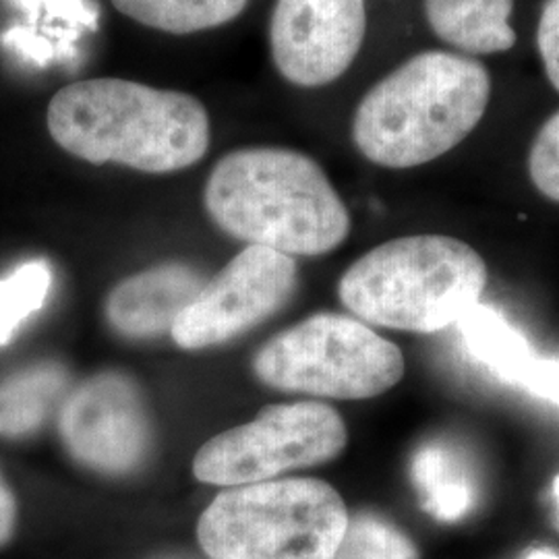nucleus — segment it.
<instances>
[{"mask_svg":"<svg viewBox=\"0 0 559 559\" xmlns=\"http://www.w3.org/2000/svg\"><path fill=\"white\" fill-rule=\"evenodd\" d=\"M205 210L235 239L288 258L334 251L350 216L320 164L282 147H249L224 156L205 182Z\"/></svg>","mask_w":559,"mask_h":559,"instance_id":"obj_2","label":"nucleus"},{"mask_svg":"<svg viewBox=\"0 0 559 559\" xmlns=\"http://www.w3.org/2000/svg\"><path fill=\"white\" fill-rule=\"evenodd\" d=\"M459 325L462 340L475 359L489 367L501 381L520 385L537 355L512 323L479 302L459 321Z\"/></svg>","mask_w":559,"mask_h":559,"instance_id":"obj_16","label":"nucleus"},{"mask_svg":"<svg viewBox=\"0 0 559 559\" xmlns=\"http://www.w3.org/2000/svg\"><path fill=\"white\" fill-rule=\"evenodd\" d=\"M411 477L423 508L441 522L464 519L477 501V483L459 452L443 443H427L411 462Z\"/></svg>","mask_w":559,"mask_h":559,"instance_id":"obj_14","label":"nucleus"},{"mask_svg":"<svg viewBox=\"0 0 559 559\" xmlns=\"http://www.w3.org/2000/svg\"><path fill=\"white\" fill-rule=\"evenodd\" d=\"M46 124L64 152L92 164L166 175L210 147V117L195 96L138 81H75L48 104Z\"/></svg>","mask_w":559,"mask_h":559,"instance_id":"obj_1","label":"nucleus"},{"mask_svg":"<svg viewBox=\"0 0 559 559\" xmlns=\"http://www.w3.org/2000/svg\"><path fill=\"white\" fill-rule=\"evenodd\" d=\"M429 27L468 55L506 52L516 44L514 0H423Z\"/></svg>","mask_w":559,"mask_h":559,"instance_id":"obj_13","label":"nucleus"},{"mask_svg":"<svg viewBox=\"0 0 559 559\" xmlns=\"http://www.w3.org/2000/svg\"><path fill=\"white\" fill-rule=\"evenodd\" d=\"M55 272L46 260H29L0 278V346L17 336L21 325L36 316L52 290Z\"/></svg>","mask_w":559,"mask_h":559,"instance_id":"obj_18","label":"nucleus"},{"mask_svg":"<svg viewBox=\"0 0 559 559\" xmlns=\"http://www.w3.org/2000/svg\"><path fill=\"white\" fill-rule=\"evenodd\" d=\"M263 383L320 399L365 400L404 376L399 346L362 321L320 313L270 340L253 360Z\"/></svg>","mask_w":559,"mask_h":559,"instance_id":"obj_6","label":"nucleus"},{"mask_svg":"<svg viewBox=\"0 0 559 559\" xmlns=\"http://www.w3.org/2000/svg\"><path fill=\"white\" fill-rule=\"evenodd\" d=\"M67 390V371L57 362H41L17 371L0 383V438L36 433Z\"/></svg>","mask_w":559,"mask_h":559,"instance_id":"obj_15","label":"nucleus"},{"mask_svg":"<svg viewBox=\"0 0 559 559\" xmlns=\"http://www.w3.org/2000/svg\"><path fill=\"white\" fill-rule=\"evenodd\" d=\"M519 388L535 399L547 400L559 406V360L535 357Z\"/></svg>","mask_w":559,"mask_h":559,"instance_id":"obj_22","label":"nucleus"},{"mask_svg":"<svg viewBox=\"0 0 559 559\" xmlns=\"http://www.w3.org/2000/svg\"><path fill=\"white\" fill-rule=\"evenodd\" d=\"M528 175L547 200L559 203V110L545 120L531 145Z\"/></svg>","mask_w":559,"mask_h":559,"instance_id":"obj_20","label":"nucleus"},{"mask_svg":"<svg viewBox=\"0 0 559 559\" xmlns=\"http://www.w3.org/2000/svg\"><path fill=\"white\" fill-rule=\"evenodd\" d=\"M491 98V75L479 60L420 52L376 83L353 120V140L383 168L438 160L466 140Z\"/></svg>","mask_w":559,"mask_h":559,"instance_id":"obj_3","label":"nucleus"},{"mask_svg":"<svg viewBox=\"0 0 559 559\" xmlns=\"http://www.w3.org/2000/svg\"><path fill=\"white\" fill-rule=\"evenodd\" d=\"M160 559H193V558H182V556H170V558H160Z\"/></svg>","mask_w":559,"mask_h":559,"instance_id":"obj_26","label":"nucleus"},{"mask_svg":"<svg viewBox=\"0 0 559 559\" xmlns=\"http://www.w3.org/2000/svg\"><path fill=\"white\" fill-rule=\"evenodd\" d=\"M526 559H559V556L554 554V551H549V549H535V551L528 554Z\"/></svg>","mask_w":559,"mask_h":559,"instance_id":"obj_24","label":"nucleus"},{"mask_svg":"<svg viewBox=\"0 0 559 559\" xmlns=\"http://www.w3.org/2000/svg\"><path fill=\"white\" fill-rule=\"evenodd\" d=\"M293 258L249 245L218 276L205 282L200 295L175 321L170 336L187 350H200L237 338L290 300L297 288Z\"/></svg>","mask_w":559,"mask_h":559,"instance_id":"obj_8","label":"nucleus"},{"mask_svg":"<svg viewBox=\"0 0 559 559\" xmlns=\"http://www.w3.org/2000/svg\"><path fill=\"white\" fill-rule=\"evenodd\" d=\"M556 500H558V508H559V477L556 479Z\"/></svg>","mask_w":559,"mask_h":559,"instance_id":"obj_25","label":"nucleus"},{"mask_svg":"<svg viewBox=\"0 0 559 559\" xmlns=\"http://www.w3.org/2000/svg\"><path fill=\"white\" fill-rule=\"evenodd\" d=\"M334 559H419L415 543L394 524L359 514L348 519Z\"/></svg>","mask_w":559,"mask_h":559,"instance_id":"obj_19","label":"nucleus"},{"mask_svg":"<svg viewBox=\"0 0 559 559\" xmlns=\"http://www.w3.org/2000/svg\"><path fill=\"white\" fill-rule=\"evenodd\" d=\"M348 524L338 491L318 479H272L233 487L198 526L212 559H334Z\"/></svg>","mask_w":559,"mask_h":559,"instance_id":"obj_5","label":"nucleus"},{"mask_svg":"<svg viewBox=\"0 0 559 559\" xmlns=\"http://www.w3.org/2000/svg\"><path fill=\"white\" fill-rule=\"evenodd\" d=\"M60 436L73 459L104 475L140 468L152 429L135 381L106 371L83 381L60 406Z\"/></svg>","mask_w":559,"mask_h":559,"instance_id":"obj_9","label":"nucleus"},{"mask_svg":"<svg viewBox=\"0 0 559 559\" xmlns=\"http://www.w3.org/2000/svg\"><path fill=\"white\" fill-rule=\"evenodd\" d=\"M537 46L545 75L559 92V0H545L540 9Z\"/></svg>","mask_w":559,"mask_h":559,"instance_id":"obj_21","label":"nucleus"},{"mask_svg":"<svg viewBox=\"0 0 559 559\" xmlns=\"http://www.w3.org/2000/svg\"><path fill=\"white\" fill-rule=\"evenodd\" d=\"M487 286V265L471 245L443 235L388 240L340 280L342 302L381 328L433 334L459 323Z\"/></svg>","mask_w":559,"mask_h":559,"instance_id":"obj_4","label":"nucleus"},{"mask_svg":"<svg viewBox=\"0 0 559 559\" xmlns=\"http://www.w3.org/2000/svg\"><path fill=\"white\" fill-rule=\"evenodd\" d=\"M15 524H17V501L11 487L0 475V547L7 545L13 537Z\"/></svg>","mask_w":559,"mask_h":559,"instance_id":"obj_23","label":"nucleus"},{"mask_svg":"<svg viewBox=\"0 0 559 559\" xmlns=\"http://www.w3.org/2000/svg\"><path fill=\"white\" fill-rule=\"evenodd\" d=\"M203 284L195 270L180 263L152 267L120 282L108 297L106 316L122 336L156 338L173 330Z\"/></svg>","mask_w":559,"mask_h":559,"instance_id":"obj_11","label":"nucleus"},{"mask_svg":"<svg viewBox=\"0 0 559 559\" xmlns=\"http://www.w3.org/2000/svg\"><path fill=\"white\" fill-rule=\"evenodd\" d=\"M348 433L338 413L321 402L274 404L258 419L207 441L193 460L198 479L240 487L334 460Z\"/></svg>","mask_w":559,"mask_h":559,"instance_id":"obj_7","label":"nucleus"},{"mask_svg":"<svg viewBox=\"0 0 559 559\" xmlns=\"http://www.w3.org/2000/svg\"><path fill=\"white\" fill-rule=\"evenodd\" d=\"M365 32V0H278L270 21L272 59L284 80L321 87L348 71Z\"/></svg>","mask_w":559,"mask_h":559,"instance_id":"obj_10","label":"nucleus"},{"mask_svg":"<svg viewBox=\"0 0 559 559\" xmlns=\"http://www.w3.org/2000/svg\"><path fill=\"white\" fill-rule=\"evenodd\" d=\"M29 25H15L2 34V46L17 59L48 67L55 60L78 59V40L85 29H96L98 11L87 0H11Z\"/></svg>","mask_w":559,"mask_h":559,"instance_id":"obj_12","label":"nucleus"},{"mask_svg":"<svg viewBox=\"0 0 559 559\" xmlns=\"http://www.w3.org/2000/svg\"><path fill=\"white\" fill-rule=\"evenodd\" d=\"M249 0H112L124 17L168 34H195L237 20Z\"/></svg>","mask_w":559,"mask_h":559,"instance_id":"obj_17","label":"nucleus"}]
</instances>
